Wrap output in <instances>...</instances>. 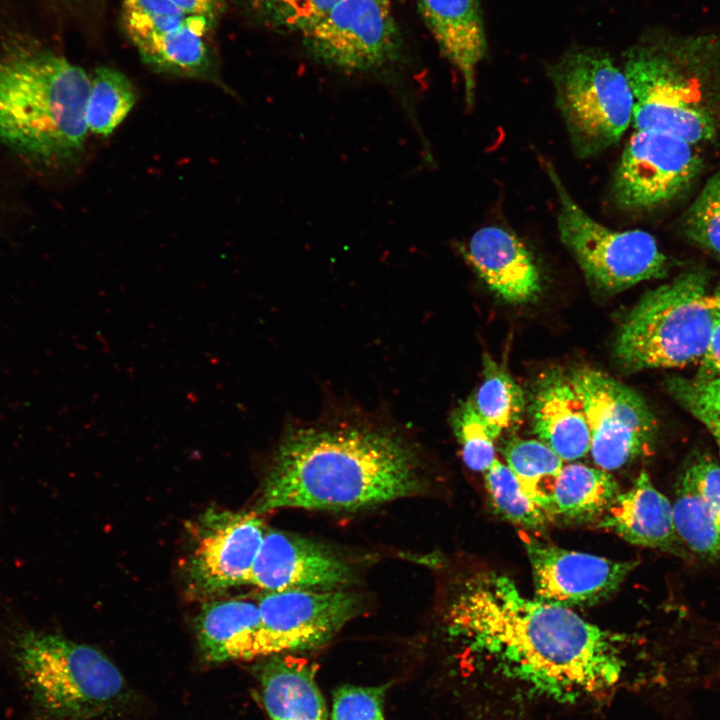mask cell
Listing matches in <instances>:
<instances>
[{
  "mask_svg": "<svg viewBox=\"0 0 720 720\" xmlns=\"http://www.w3.org/2000/svg\"><path fill=\"white\" fill-rule=\"evenodd\" d=\"M448 633L506 675L561 701L595 696L620 680L622 637L570 608L523 595L514 581L485 570L450 598Z\"/></svg>",
  "mask_w": 720,
  "mask_h": 720,
  "instance_id": "1",
  "label": "cell"
},
{
  "mask_svg": "<svg viewBox=\"0 0 720 720\" xmlns=\"http://www.w3.org/2000/svg\"><path fill=\"white\" fill-rule=\"evenodd\" d=\"M425 488L413 450L366 427H303L278 445L254 511H354L415 496Z\"/></svg>",
  "mask_w": 720,
  "mask_h": 720,
  "instance_id": "2",
  "label": "cell"
},
{
  "mask_svg": "<svg viewBox=\"0 0 720 720\" xmlns=\"http://www.w3.org/2000/svg\"><path fill=\"white\" fill-rule=\"evenodd\" d=\"M0 51V138L22 155L64 164L84 150L90 76L64 56L24 37Z\"/></svg>",
  "mask_w": 720,
  "mask_h": 720,
  "instance_id": "3",
  "label": "cell"
},
{
  "mask_svg": "<svg viewBox=\"0 0 720 720\" xmlns=\"http://www.w3.org/2000/svg\"><path fill=\"white\" fill-rule=\"evenodd\" d=\"M720 69V33L657 34L628 49L623 71L635 130H657L696 145L711 140L716 120L700 83Z\"/></svg>",
  "mask_w": 720,
  "mask_h": 720,
  "instance_id": "4",
  "label": "cell"
},
{
  "mask_svg": "<svg viewBox=\"0 0 720 720\" xmlns=\"http://www.w3.org/2000/svg\"><path fill=\"white\" fill-rule=\"evenodd\" d=\"M13 658L33 708L48 720H90L111 714L130 698L126 681L99 650L55 633H20Z\"/></svg>",
  "mask_w": 720,
  "mask_h": 720,
  "instance_id": "5",
  "label": "cell"
},
{
  "mask_svg": "<svg viewBox=\"0 0 720 720\" xmlns=\"http://www.w3.org/2000/svg\"><path fill=\"white\" fill-rule=\"evenodd\" d=\"M720 316V292L704 273L687 272L646 292L617 333L614 353L626 369L700 362Z\"/></svg>",
  "mask_w": 720,
  "mask_h": 720,
  "instance_id": "6",
  "label": "cell"
},
{
  "mask_svg": "<svg viewBox=\"0 0 720 720\" xmlns=\"http://www.w3.org/2000/svg\"><path fill=\"white\" fill-rule=\"evenodd\" d=\"M548 72L576 155L589 158L615 145L633 120L634 99L612 57L600 49H574Z\"/></svg>",
  "mask_w": 720,
  "mask_h": 720,
  "instance_id": "7",
  "label": "cell"
},
{
  "mask_svg": "<svg viewBox=\"0 0 720 720\" xmlns=\"http://www.w3.org/2000/svg\"><path fill=\"white\" fill-rule=\"evenodd\" d=\"M542 163L558 198L560 240L594 286L615 293L666 276L667 257L650 233L616 231L599 223L570 195L553 165Z\"/></svg>",
  "mask_w": 720,
  "mask_h": 720,
  "instance_id": "8",
  "label": "cell"
},
{
  "mask_svg": "<svg viewBox=\"0 0 720 720\" xmlns=\"http://www.w3.org/2000/svg\"><path fill=\"white\" fill-rule=\"evenodd\" d=\"M301 36L313 60L345 73L376 72L400 56L392 0H339Z\"/></svg>",
  "mask_w": 720,
  "mask_h": 720,
  "instance_id": "9",
  "label": "cell"
},
{
  "mask_svg": "<svg viewBox=\"0 0 720 720\" xmlns=\"http://www.w3.org/2000/svg\"><path fill=\"white\" fill-rule=\"evenodd\" d=\"M568 377L584 408L597 467L618 470L649 451L656 420L637 391L595 369H576Z\"/></svg>",
  "mask_w": 720,
  "mask_h": 720,
  "instance_id": "10",
  "label": "cell"
},
{
  "mask_svg": "<svg viewBox=\"0 0 720 720\" xmlns=\"http://www.w3.org/2000/svg\"><path fill=\"white\" fill-rule=\"evenodd\" d=\"M695 145L657 130H635L615 170L611 193L629 210H648L684 192L699 174Z\"/></svg>",
  "mask_w": 720,
  "mask_h": 720,
  "instance_id": "11",
  "label": "cell"
},
{
  "mask_svg": "<svg viewBox=\"0 0 720 720\" xmlns=\"http://www.w3.org/2000/svg\"><path fill=\"white\" fill-rule=\"evenodd\" d=\"M266 656L320 647L361 608L357 594L342 589L267 592L258 601Z\"/></svg>",
  "mask_w": 720,
  "mask_h": 720,
  "instance_id": "12",
  "label": "cell"
},
{
  "mask_svg": "<svg viewBox=\"0 0 720 720\" xmlns=\"http://www.w3.org/2000/svg\"><path fill=\"white\" fill-rule=\"evenodd\" d=\"M256 511L208 510L200 519L187 579L199 596L245 584L266 532Z\"/></svg>",
  "mask_w": 720,
  "mask_h": 720,
  "instance_id": "13",
  "label": "cell"
},
{
  "mask_svg": "<svg viewBox=\"0 0 720 720\" xmlns=\"http://www.w3.org/2000/svg\"><path fill=\"white\" fill-rule=\"evenodd\" d=\"M534 598L563 607L592 606L612 595L637 566L567 550L532 537L524 541Z\"/></svg>",
  "mask_w": 720,
  "mask_h": 720,
  "instance_id": "14",
  "label": "cell"
},
{
  "mask_svg": "<svg viewBox=\"0 0 720 720\" xmlns=\"http://www.w3.org/2000/svg\"><path fill=\"white\" fill-rule=\"evenodd\" d=\"M354 576L353 566L329 547L289 532L266 530L245 584L266 592L337 590Z\"/></svg>",
  "mask_w": 720,
  "mask_h": 720,
  "instance_id": "15",
  "label": "cell"
},
{
  "mask_svg": "<svg viewBox=\"0 0 720 720\" xmlns=\"http://www.w3.org/2000/svg\"><path fill=\"white\" fill-rule=\"evenodd\" d=\"M481 280L504 301L526 304L542 292L538 264L525 244L499 226L478 229L458 247Z\"/></svg>",
  "mask_w": 720,
  "mask_h": 720,
  "instance_id": "16",
  "label": "cell"
},
{
  "mask_svg": "<svg viewBox=\"0 0 720 720\" xmlns=\"http://www.w3.org/2000/svg\"><path fill=\"white\" fill-rule=\"evenodd\" d=\"M597 527L625 541L683 556L687 549L677 532L673 505L642 471L633 485L616 496Z\"/></svg>",
  "mask_w": 720,
  "mask_h": 720,
  "instance_id": "17",
  "label": "cell"
},
{
  "mask_svg": "<svg viewBox=\"0 0 720 720\" xmlns=\"http://www.w3.org/2000/svg\"><path fill=\"white\" fill-rule=\"evenodd\" d=\"M672 505L686 548L720 560V465L706 457L693 460L680 476Z\"/></svg>",
  "mask_w": 720,
  "mask_h": 720,
  "instance_id": "18",
  "label": "cell"
},
{
  "mask_svg": "<svg viewBox=\"0 0 720 720\" xmlns=\"http://www.w3.org/2000/svg\"><path fill=\"white\" fill-rule=\"evenodd\" d=\"M417 5L442 54L460 72L465 100L471 106L477 66L487 52L479 0H417Z\"/></svg>",
  "mask_w": 720,
  "mask_h": 720,
  "instance_id": "19",
  "label": "cell"
},
{
  "mask_svg": "<svg viewBox=\"0 0 720 720\" xmlns=\"http://www.w3.org/2000/svg\"><path fill=\"white\" fill-rule=\"evenodd\" d=\"M530 415L535 435L563 461H574L590 451L584 408L568 376L552 372L540 379Z\"/></svg>",
  "mask_w": 720,
  "mask_h": 720,
  "instance_id": "20",
  "label": "cell"
},
{
  "mask_svg": "<svg viewBox=\"0 0 720 720\" xmlns=\"http://www.w3.org/2000/svg\"><path fill=\"white\" fill-rule=\"evenodd\" d=\"M195 629L201 653L209 662L266 656L258 603L244 599L207 602Z\"/></svg>",
  "mask_w": 720,
  "mask_h": 720,
  "instance_id": "21",
  "label": "cell"
},
{
  "mask_svg": "<svg viewBox=\"0 0 720 720\" xmlns=\"http://www.w3.org/2000/svg\"><path fill=\"white\" fill-rule=\"evenodd\" d=\"M215 27L210 20L187 16L175 29L136 46L142 62L159 73L204 80L226 89L214 48L206 37Z\"/></svg>",
  "mask_w": 720,
  "mask_h": 720,
  "instance_id": "22",
  "label": "cell"
},
{
  "mask_svg": "<svg viewBox=\"0 0 720 720\" xmlns=\"http://www.w3.org/2000/svg\"><path fill=\"white\" fill-rule=\"evenodd\" d=\"M315 666L289 654H273L258 669L262 698L271 720H327Z\"/></svg>",
  "mask_w": 720,
  "mask_h": 720,
  "instance_id": "23",
  "label": "cell"
},
{
  "mask_svg": "<svg viewBox=\"0 0 720 720\" xmlns=\"http://www.w3.org/2000/svg\"><path fill=\"white\" fill-rule=\"evenodd\" d=\"M619 493L608 471L581 463L564 465L552 485L548 515L551 521L571 524L598 522Z\"/></svg>",
  "mask_w": 720,
  "mask_h": 720,
  "instance_id": "24",
  "label": "cell"
},
{
  "mask_svg": "<svg viewBox=\"0 0 720 720\" xmlns=\"http://www.w3.org/2000/svg\"><path fill=\"white\" fill-rule=\"evenodd\" d=\"M470 400L495 440L517 425L525 410L522 388L488 353L483 355V380Z\"/></svg>",
  "mask_w": 720,
  "mask_h": 720,
  "instance_id": "25",
  "label": "cell"
},
{
  "mask_svg": "<svg viewBox=\"0 0 720 720\" xmlns=\"http://www.w3.org/2000/svg\"><path fill=\"white\" fill-rule=\"evenodd\" d=\"M136 100V88L126 75L112 67H97L90 75L86 104L88 130L108 137L126 118Z\"/></svg>",
  "mask_w": 720,
  "mask_h": 720,
  "instance_id": "26",
  "label": "cell"
},
{
  "mask_svg": "<svg viewBox=\"0 0 720 720\" xmlns=\"http://www.w3.org/2000/svg\"><path fill=\"white\" fill-rule=\"evenodd\" d=\"M503 453L525 493L548 514L552 485L564 461L540 440H511Z\"/></svg>",
  "mask_w": 720,
  "mask_h": 720,
  "instance_id": "27",
  "label": "cell"
},
{
  "mask_svg": "<svg viewBox=\"0 0 720 720\" xmlns=\"http://www.w3.org/2000/svg\"><path fill=\"white\" fill-rule=\"evenodd\" d=\"M484 483L493 510L503 519L533 531H542L551 522L546 511L525 493L514 472L499 459L484 472Z\"/></svg>",
  "mask_w": 720,
  "mask_h": 720,
  "instance_id": "28",
  "label": "cell"
},
{
  "mask_svg": "<svg viewBox=\"0 0 720 720\" xmlns=\"http://www.w3.org/2000/svg\"><path fill=\"white\" fill-rule=\"evenodd\" d=\"M339 0H244L249 16L278 32L304 34Z\"/></svg>",
  "mask_w": 720,
  "mask_h": 720,
  "instance_id": "29",
  "label": "cell"
},
{
  "mask_svg": "<svg viewBox=\"0 0 720 720\" xmlns=\"http://www.w3.org/2000/svg\"><path fill=\"white\" fill-rule=\"evenodd\" d=\"M187 16L170 0H123L121 23L136 47L180 26Z\"/></svg>",
  "mask_w": 720,
  "mask_h": 720,
  "instance_id": "30",
  "label": "cell"
},
{
  "mask_svg": "<svg viewBox=\"0 0 720 720\" xmlns=\"http://www.w3.org/2000/svg\"><path fill=\"white\" fill-rule=\"evenodd\" d=\"M666 385L674 399L708 428L720 450V376L673 377Z\"/></svg>",
  "mask_w": 720,
  "mask_h": 720,
  "instance_id": "31",
  "label": "cell"
},
{
  "mask_svg": "<svg viewBox=\"0 0 720 720\" xmlns=\"http://www.w3.org/2000/svg\"><path fill=\"white\" fill-rule=\"evenodd\" d=\"M683 228L692 241L720 256V169L690 205Z\"/></svg>",
  "mask_w": 720,
  "mask_h": 720,
  "instance_id": "32",
  "label": "cell"
},
{
  "mask_svg": "<svg viewBox=\"0 0 720 720\" xmlns=\"http://www.w3.org/2000/svg\"><path fill=\"white\" fill-rule=\"evenodd\" d=\"M453 428L466 466L476 472H485L496 459L495 439L470 399L457 409Z\"/></svg>",
  "mask_w": 720,
  "mask_h": 720,
  "instance_id": "33",
  "label": "cell"
},
{
  "mask_svg": "<svg viewBox=\"0 0 720 720\" xmlns=\"http://www.w3.org/2000/svg\"><path fill=\"white\" fill-rule=\"evenodd\" d=\"M387 686L345 685L333 697L331 720H384Z\"/></svg>",
  "mask_w": 720,
  "mask_h": 720,
  "instance_id": "34",
  "label": "cell"
},
{
  "mask_svg": "<svg viewBox=\"0 0 720 720\" xmlns=\"http://www.w3.org/2000/svg\"><path fill=\"white\" fill-rule=\"evenodd\" d=\"M186 16L204 17L215 25L226 9L227 0H170Z\"/></svg>",
  "mask_w": 720,
  "mask_h": 720,
  "instance_id": "35",
  "label": "cell"
},
{
  "mask_svg": "<svg viewBox=\"0 0 720 720\" xmlns=\"http://www.w3.org/2000/svg\"><path fill=\"white\" fill-rule=\"evenodd\" d=\"M700 364L697 377L720 376V316L714 325L707 350Z\"/></svg>",
  "mask_w": 720,
  "mask_h": 720,
  "instance_id": "36",
  "label": "cell"
},
{
  "mask_svg": "<svg viewBox=\"0 0 720 720\" xmlns=\"http://www.w3.org/2000/svg\"><path fill=\"white\" fill-rule=\"evenodd\" d=\"M104 1L105 0H53L59 8L78 15L100 10L104 5Z\"/></svg>",
  "mask_w": 720,
  "mask_h": 720,
  "instance_id": "37",
  "label": "cell"
},
{
  "mask_svg": "<svg viewBox=\"0 0 720 720\" xmlns=\"http://www.w3.org/2000/svg\"><path fill=\"white\" fill-rule=\"evenodd\" d=\"M393 1V0H392Z\"/></svg>",
  "mask_w": 720,
  "mask_h": 720,
  "instance_id": "38",
  "label": "cell"
}]
</instances>
